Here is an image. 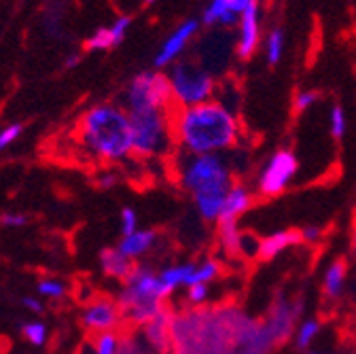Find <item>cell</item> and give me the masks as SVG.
<instances>
[{"mask_svg":"<svg viewBox=\"0 0 356 354\" xmlns=\"http://www.w3.org/2000/svg\"><path fill=\"white\" fill-rule=\"evenodd\" d=\"M276 350L263 319L236 301L185 305L172 314L170 354H274Z\"/></svg>","mask_w":356,"mask_h":354,"instance_id":"1","label":"cell"},{"mask_svg":"<svg viewBox=\"0 0 356 354\" xmlns=\"http://www.w3.org/2000/svg\"><path fill=\"white\" fill-rule=\"evenodd\" d=\"M172 134L176 151L187 155H225L236 151L244 138L238 115L216 100L174 108Z\"/></svg>","mask_w":356,"mask_h":354,"instance_id":"2","label":"cell"},{"mask_svg":"<svg viewBox=\"0 0 356 354\" xmlns=\"http://www.w3.org/2000/svg\"><path fill=\"white\" fill-rule=\"evenodd\" d=\"M172 170L176 183L189 193L193 208L204 223H218L229 187L238 181V159L234 151L225 155L174 153Z\"/></svg>","mask_w":356,"mask_h":354,"instance_id":"3","label":"cell"},{"mask_svg":"<svg viewBox=\"0 0 356 354\" xmlns=\"http://www.w3.org/2000/svg\"><path fill=\"white\" fill-rule=\"evenodd\" d=\"M76 138L87 155L106 166H119L134 157L131 121L121 104L89 106L76 121Z\"/></svg>","mask_w":356,"mask_h":354,"instance_id":"4","label":"cell"},{"mask_svg":"<svg viewBox=\"0 0 356 354\" xmlns=\"http://www.w3.org/2000/svg\"><path fill=\"white\" fill-rule=\"evenodd\" d=\"M117 303L123 309L127 329H140L168 307V297L161 291L157 272L149 265H136L123 282Z\"/></svg>","mask_w":356,"mask_h":354,"instance_id":"5","label":"cell"},{"mask_svg":"<svg viewBox=\"0 0 356 354\" xmlns=\"http://www.w3.org/2000/svg\"><path fill=\"white\" fill-rule=\"evenodd\" d=\"M172 113L174 111L129 113L134 157L143 161H155L174 155L176 145L172 134Z\"/></svg>","mask_w":356,"mask_h":354,"instance_id":"6","label":"cell"},{"mask_svg":"<svg viewBox=\"0 0 356 354\" xmlns=\"http://www.w3.org/2000/svg\"><path fill=\"white\" fill-rule=\"evenodd\" d=\"M174 108H189L214 100L216 77L210 74L197 60H178L165 72Z\"/></svg>","mask_w":356,"mask_h":354,"instance_id":"7","label":"cell"},{"mask_svg":"<svg viewBox=\"0 0 356 354\" xmlns=\"http://www.w3.org/2000/svg\"><path fill=\"white\" fill-rule=\"evenodd\" d=\"M127 113H145V111H174L172 92L165 72L161 70H145L134 77L125 92L123 104Z\"/></svg>","mask_w":356,"mask_h":354,"instance_id":"8","label":"cell"},{"mask_svg":"<svg viewBox=\"0 0 356 354\" xmlns=\"http://www.w3.org/2000/svg\"><path fill=\"white\" fill-rule=\"evenodd\" d=\"M297 172H299L297 155L291 149H278L261 166L252 189L263 200L278 198L293 185Z\"/></svg>","mask_w":356,"mask_h":354,"instance_id":"9","label":"cell"},{"mask_svg":"<svg viewBox=\"0 0 356 354\" xmlns=\"http://www.w3.org/2000/svg\"><path fill=\"white\" fill-rule=\"evenodd\" d=\"M267 331H270L276 346H284L293 339V333L303 319V299L291 293H278L267 307L265 316H261Z\"/></svg>","mask_w":356,"mask_h":354,"instance_id":"10","label":"cell"},{"mask_svg":"<svg viewBox=\"0 0 356 354\" xmlns=\"http://www.w3.org/2000/svg\"><path fill=\"white\" fill-rule=\"evenodd\" d=\"M81 325L92 335L127 329L121 305L117 299L106 295H96L85 301V307L81 309Z\"/></svg>","mask_w":356,"mask_h":354,"instance_id":"11","label":"cell"},{"mask_svg":"<svg viewBox=\"0 0 356 354\" xmlns=\"http://www.w3.org/2000/svg\"><path fill=\"white\" fill-rule=\"evenodd\" d=\"M200 26L202 22L200 19H185L183 24H178L168 36L165 40L161 42V47L157 49L155 58H153V64H155V70H163V68H170L172 64H176L178 60H183V56L189 51L191 42L195 40V36L200 34Z\"/></svg>","mask_w":356,"mask_h":354,"instance_id":"12","label":"cell"},{"mask_svg":"<svg viewBox=\"0 0 356 354\" xmlns=\"http://www.w3.org/2000/svg\"><path fill=\"white\" fill-rule=\"evenodd\" d=\"M259 45H261V7L257 3L240 15L234 54L238 60L246 62L259 51Z\"/></svg>","mask_w":356,"mask_h":354,"instance_id":"13","label":"cell"},{"mask_svg":"<svg viewBox=\"0 0 356 354\" xmlns=\"http://www.w3.org/2000/svg\"><path fill=\"white\" fill-rule=\"evenodd\" d=\"M172 314H174V307L168 305L153 321H149L145 327L136 329L140 333V337L145 339V344L157 354H170V348H172Z\"/></svg>","mask_w":356,"mask_h":354,"instance_id":"14","label":"cell"},{"mask_svg":"<svg viewBox=\"0 0 356 354\" xmlns=\"http://www.w3.org/2000/svg\"><path fill=\"white\" fill-rule=\"evenodd\" d=\"M163 295L170 299L176 291H185L195 282V261L168 263L157 272Z\"/></svg>","mask_w":356,"mask_h":354,"instance_id":"15","label":"cell"},{"mask_svg":"<svg viewBox=\"0 0 356 354\" xmlns=\"http://www.w3.org/2000/svg\"><path fill=\"white\" fill-rule=\"evenodd\" d=\"M131 28V17L129 15H119L111 26L98 28L92 36L83 42L85 51H108L117 47L119 42L125 38V34Z\"/></svg>","mask_w":356,"mask_h":354,"instance_id":"16","label":"cell"},{"mask_svg":"<svg viewBox=\"0 0 356 354\" xmlns=\"http://www.w3.org/2000/svg\"><path fill=\"white\" fill-rule=\"evenodd\" d=\"M254 198H257V193H254L252 187H248L242 181H236L229 187L227 195H225V204H222L220 220H236V223H238V220L252 208Z\"/></svg>","mask_w":356,"mask_h":354,"instance_id":"17","label":"cell"},{"mask_svg":"<svg viewBox=\"0 0 356 354\" xmlns=\"http://www.w3.org/2000/svg\"><path fill=\"white\" fill-rule=\"evenodd\" d=\"M321 289H323L325 299L331 303L339 301L346 295V291H348V263H346V259L337 257L325 265Z\"/></svg>","mask_w":356,"mask_h":354,"instance_id":"18","label":"cell"},{"mask_svg":"<svg viewBox=\"0 0 356 354\" xmlns=\"http://www.w3.org/2000/svg\"><path fill=\"white\" fill-rule=\"evenodd\" d=\"M297 244H301V236L297 230H278L267 234L265 238H261L259 261H274L286 250L295 248Z\"/></svg>","mask_w":356,"mask_h":354,"instance_id":"19","label":"cell"},{"mask_svg":"<svg viewBox=\"0 0 356 354\" xmlns=\"http://www.w3.org/2000/svg\"><path fill=\"white\" fill-rule=\"evenodd\" d=\"M157 240H159V234L155 230H138L129 236H123L117 244V248L136 263L138 259L147 257L155 246H157Z\"/></svg>","mask_w":356,"mask_h":354,"instance_id":"20","label":"cell"},{"mask_svg":"<svg viewBox=\"0 0 356 354\" xmlns=\"http://www.w3.org/2000/svg\"><path fill=\"white\" fill-rule=\"evenodd\" d=\"M100 268H102V274L113 278V280H119V282H125L129 278V274L136 268V263L131 259H127L117 246L115 248H104L100 250Z\"/></svg>","mask_w":356,"mask_h":354,"instance_id":"21","label":"cell"},{"mask_svg":"<svg viewBox=\"0 0 356 354\" xmlns=\"http://www.w3.org/2000/svg\"><path fill=\"white\" fill-rule=\"evenodd\" d=\"M204 26H220V28H234L240 22V15L234 11L229 0H210L208 7L200 19Z\"/></svg>","mask_w":356,"mask_h":354,"instance_id":"22","label":"cell"},{"mask_svg":"<svg viewBox=\"0 0 356 354\" xmlns=\"http://www.w3.org/2000/svg\"><path fill=\"white\" fill-rule=\"evenodd\" d=\"M323 333V321L318 316H303L293 333V346L299 350V352H307L316 346L318 337Z\"/></svg>","mask_w":356,"mask_h":354,"instance_id":"23","label":"cell"},{"mask_svg":"<svg viewBox=\"0 0 356 354\" xmlns=\"http://www.w3.org/2000/svg\"><path fill=\"white\" fill-rule=\"evenodd\" d=\"M240 240H242V230L236 220H218L216 223V242L218 248L227 257H238L240 259Z\"/></svg>","mask_w":356,"mask_h":354,"instance_id":"24","label":"cell"},{"mask_svg":"<svg viewBox=\"0 0 356 354\" xmlns=\"http://www.w3.org/2000/svg\"><path fill=\"white\" fill-rule=\"evenodd\" d=\"M284 45H286V38H284L282 28H272L265 34V40H263L265 62L270 66H278L284 56Z\"/></svg>","mask_w":356,"mask_h":354,"instance_id":"25","label":"cell"},{"mask_svg":"<svg viewBox=\"0 0 356 354\" xmlns=\"http://www.w3.org/2000/svg\"><path fill=\"white\" fill-rule=\"evenodd\" d=\"M121 341H123V331H106V333L92 335L89 348H92V354H119Z\"/></svg>","mask_w":356,"mask_h":354,"instance_id":"26","label":"cell"},{"mask_svg":"<svg viewBox=\"0 0 356 354\" xmlns=\"http://www.w3.org/2000/svg\"><path fill=\"white\" fill-rule=\"evenodd\" d=\"M119 354H157V352H153L145 344V339L140 337V333L136 329H125Z\"/></svg>","mask_w":356,"mask_h":354,"instance_id":"27","label":"cell"},{"mask_svg":"<svg viewBox=\"0 0 356 354\" xmlns=\"http://www.w3.org/2000/svg\"><path fill=\"white\" fill-rule=\"evenodd\" d=\"M208 303H212V284H191L185 289L187 307H204Z\"/></svg>","mask_w":356,"mask_h":354,"instance_id":"28","label":"cell"},{"mask_svg":"<svg viewBox=\"0 0 356 354\" xmlns=\"http://www.w3.org/2000/svg\"><path fill=\"white\" fill-rule=\"evenodd\" d=\"M329 131L335 140H341L348 131V115L341 104H333L329 111Z\"/></svg>","mask_w":356,"mask_h":354,"instance_id":"29","label":"cell"},{"mask_svg":"<svg viewBox=\"0 0 356 354\" xmlns=\"http://www.w3.org/2000/svg\"><path fill=\"white\" fill-rule=\"evenodd\" d=\"M22 335H24V339H26L28 344H32V346H44V344H47L49 331H47V327H44L42 323L30 321V323H26V325L22 327Z\"/></svg>","mask_w":356,"mask_h":354,"instance_id":"30","label":"cell"},{"mask_svg":"<svg viewBox=\"0 0 356 354\" xmlns=\"http://www.w3.org/2000/svg\"><path fill=\"white\" fill-rule=\"evenodd\" d=\"M36 291H38V295L47 297V299H62L66 295L68 287H66V282H62L58 278H42V280H38Z\"/></svg>","mask_w":356,"mask_h":354,"instance_id":"31","label":"cell"},{"mask_svg":"<svg viewBox=\"0 0 356 354\" xmlns=\"http://www.w3.org/2000/svg\"><path fill=\"white\" fill-rule=\"evenodd\" d=\"M259 248H261V240L254 238L248 232H242V240H240V259L244 261H254L259 259Z\"/></svg>","mask_w":356,"mask_h":354,"instance_id":"32","label":"cell"},{"mask_svg":"<svg viewBox=\"0 0 356 354\" xmlns=\"http://www.w3.org/2000/svg\"><path fill=\"white\" fill-rule=\"evenodd\" d=\"M318 100H321L318 92H314V90H299L295 94V98H293V108H295V113H307Z\"/></svg>","mask_w":356,"mask_h":354,"instance_id":"33","label":"cell"},{"mask_svg":"<svg viewBox=\"0 0 356 354\" xmlns=\"http://www.w3.org/2000/svg\"><path fill=\"white\" fill-rule=\"evenodd\" d=\"M119 227H121V236H129L134 232H138V214L131 208H123L121 216H119Z\"/></svg>","mask_w":356,"mask_h":354,"instance_id":"34","label":"cell"},{"mask_svg":"<svg viewBox=\"0 0 356 354\" xmlns=\"http://www.w3.org/2000/svg\"><path fill=\"white\" fill-rule=\"evenodd\" d=\"M121 181V174L113 168H104L102 172H98L96 176V187L102 189V191H108V189H115Z\"/></svg>","mask_w":356,"mask_h":354,"instance_id":"35","label":"cell"},{"mask_svg":"<svg viewBox=\"0 0 356 354\" xmlns=\"http://www.w3.org/2000/svg\"><path fill=\"white\" fill-rule=\"evenodd\" d=\"M22 129H24L22 123H11V125H7V127L0 129V151L7 149L11 143H15V140L22 136Z\"/></svg>","mask_w":356,"mask_h":354,"instance_id":"36","label":"cell"},{"mask_svg":"<svg viewBox=\"0 0 356 354\" xmlns=\"http://www.w3.org/2000/svg\"><path fill=\"white\" fill-rule=\"evenodd\" d=\"M299 236H301V242H303V244L314 246V244L323 242L325 232H323V227H318V225H305L303 230H299Z\"/></svg>","mask_w":356,"mask_h":354,"instance_id":"37","label":"cell"},{"mask_svg":"<svg viewBox=\"0 0 356 354\" xmlns=\"http://www.w3.org/2000/svg\"><path fill=\"white\" fill-rule=\"evenodd\" d=\"M26 216L24 214H15V212H9V214H3L0 216V225H5V227H22L26 225Z\"/></svg>","mask_w":356,"mask_h":354,"instance_id":"38","label":"cell"},{"mask_svg":"<svg viewBox=\"0 0 356 354\" xmlns=\"http://www.w3.org/2000/svg\"><path fill=\"white\" fill-rule=\"evenodd\" d=\"M259 0H229V5L234 7V11L238 13V15H242L246 9H250L252 5H257Z\"/></svg>","mask_w":356,"mask_h":354,"instance_id":"39","label":"cell"},{"mask_svg":"<svg viewBox=\"0 0 356 354\" xmlns=\"http://www.w3.org/2000/svg\"><path fill=\"white\" fill-rule=\"evenodd\" d=\"M22 301H24V305H26L28 309H32V312H36V314L42 312V303H40L38 299H34V297H24Z\"/></svg>","mask_w":356,"mask_h":354,"instance_id":"40","label":"cell"},{"mask_svg":"<svg viewBox=\"0 0 356 354\" xmlns=\"http://www.w3.org/2000/svg\"><path fill=\"white\" fill-rule=\"evenodd\" d=\"M303 354H343L341 350H331V348H312Z\"/></svg>","mask_w":356,"mask_h":354,"instance_id":"41","label":"cell"},{"mask_svg":"<svg viewBox=\"0 0 356 354\" xmlns=\"http://www.w3.org/2000/svg\"><path fill=\"white\" fill-rule=\"evenodd\" d=\"M79 62H81V56H79V54H72V56H68V58L64 60V66H66V68H76Z\"/></svg>","mask_w":356,"mask_h":354,"instance_id":"42","label":"cell"},{"mask_svg":"<svg viewBox=\"0 0 356 354\" xmlns=\"http://www.w3.org/2000/svg\"><path fill=\"white\" fill-rule=\"evenodd\" d=\"M352 250H354V255H356V230H354V236H352Z\"/></svg>","mask_w":356,"mask_h":354,"instance_id":"43","label":"cell"},{"mask_svg":"<svg viewBox=\"0 0 356 354\" xmlns=\"http://www.w3.org/2000/svg\"><path fill=\"white\" fill-rule=\"evenodd\" d=\"M153 3H159V0H145V5H153Z\"/></svg>","mask_w":356,"mask_h":354,"instance_id":"44","label":"cell"}]
</instances>
